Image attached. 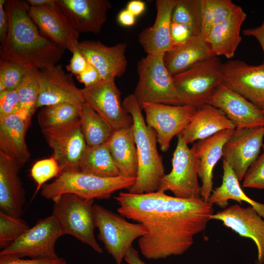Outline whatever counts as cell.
Segmentation results:
<instances>
[{
  "label": "cell",
  "mask_w": 264,
  "mask_h": 264,
  "mask_svg": "<svg viewBox=\"0 0 264 264\" xmlns=\"http://www.w3.org/2000/svg\"><path fill=\"white\" fill-rule=\"evenodd\" d=\"M213 206L202 198H182L162 192L152 209L133 220L147 229L138 240L142 255L158 260L183 254L205 229L214 214Z\"/></svg>",
  "instance_id": "6da1fadb"
},
{
  "label": "cell",
  "mask_w": 264,
  "mask_h": 264,
  "mask_svg": "<svg viewBox=\"0 0 264 264\" xmlns=\"http://www.w3.org/2000/svg\"><path fill=\"white\" fill-rule=\"evenodd\" d=\"M28 5L20 0H6L9 28L6 38L0 46V59L29 69L56 65L65 49L41 35L28 14Z\"/></svg>",
  "instance_id": "7a4b0ae2"
},
{
  "label": "cell",
  "mask_w": 264,
  "mask_h": 264,
  "mask_svg": "<svg viewBox=\"0 0 264 264\" xmlns=\"http://www.w3.org/2000/svg\"><path fill=\"white\" fill-rule=\"evenodd\" d=\"M125 110L132 117L138 157V172L128 192L141 194L157 191L165 176L162 157L157 149L155 131L146 123L141 108L133 94L122 102Z\"/></svg>",
  "instance_id": "3957f363"
},
{
  "label": "cell",
  "mask_w": 264,
  "mask_h": 264,
  "mask_svg": "<svg viewBox=\"0 0 264 264\" xmlns=\"http://www.w3.org/2000/svg\"><path fill=\"white\" fill-rule=\"evenodd\" d=\"M136 178L122 176L103 177L80 171L62 172L52 182L42 186L41 194L52 201L65 194L87 199H106L117 191L129 190Z\"/></svg>",
  "instance_id": "277c9868"
},
{
  "label": "cell",
  "mask_w": 264,
  "mask_h": 264,
  "mask_svg": "<svg viewBox=\"0 0 264 264\" xmlns=\"http://www.w3.org/2000/svg\"><path fill=\"white\" fill-rule=\"evenodd\" d=\"M53 201L51 215L58 223L62 235L72 236L102 254L103 249L94 236V200L65 194Z\"/></svg>",
  "instance_id": "5b68a950"
},
{
  "label": "cell",
  "mask_w": 264,
  "mask_h": 264,
  "mask_svg": "<svg viewBox=\"0 0 264 264\" xmlns=\"http://www.w3.org/2000/svg\"><path fill=\"white\" fill-rule=\"evenodd\" d=\"M163 57L147 55L138 63V80L133 94L140 107L144 103L182 105Z\"/></svg>",
  "instance_id": "8992f818"
},
{
  "label": "cell",
  "mask_w": 264,
  "mask_h": 264,
  "mask_svg": "<svg viewBox=\"0 0 264 264\" xmlns=\"http://www.w3.org/2000/svg\"><path fill=\"white\" fill-rule=\"evenodd\" d=\"M222 64L213 56L173 76L182 105L198 110L208 104L222 82Z\"/></svg>",
  "instance_id": "52a82bcc"
},
{
  "label": "cell",
  "mask_w": 264,
  "mask_h": 264,
  "mask_svg": "<svg viewBox=\"0 0 264 264\" xmlns=\"http://www.w3.org/2000/svg\"><path fill=\"white\" fill-rule=\"evenodd\" d=\"M172 159V169L161 180L157 191H171L175 197L182 198H201L199 184V160L197 154V143L189 148L181 133Z\"/></svg>",
  "instance_id": "ba28073f"
},
{
  "label": "cell",
  "mask_w": 264,
  "mask_h": 264,
  "mask_svg": "<svg viewBox=\"0 0 264 264\" xmlns=\"http://www.w3.org/2000/svg\"><path fill=\"white\" fill-rule=\"evenodd\" d=\"M93 208L98 239L115 264H122L133 241L147 233L146 227L141 223L130 222L100 205L94 204Z\"/></svg>",
  "instance_id": "9c48e42d"
},
{
  "label": "cell",
  "mask_w": 264,
  "mask_h": 264,
  "mask_svg": "<svg viewBox=\"0 0 264 264\" xmlns=\"http://www.w3.org/2000/svg\"><path fill=\"white\" fill-rule=\"evenodd\" d=\"M62 234L54 218L50 216L39 220L13 243L3 249L0 255H11L21 258L56 259L57 241Z\"/></svg>",
  "instance_id": "30bf717a"
},
{
  "label": "cell",
  "mask_w": 264,
  "mask_h": 264,
  "mask_svg": "<svg viewBox=\"0 0 264 264\" xmlns=\"http://www.w3.org/2000/svg\"><path fill=\"white\" fill-rule=\"evenodd\" d=\"M147 124L153 129L162 152L169 148L175 135L180 133L191 122L197 109L186 105L144 103L141 107Z\"/></svg>",
  "instance_id": "8fae6325"
},
{
  "label": "cell",
  "mask_w": 264,
  "mask_h": 264,
  "mask_svg": "<svg viewBox=\"0 0 264 264\" xmlns=\"http://www.w3.org/2000/svg\"><path fill=\"white\" fill-rule=\"evenodd\" d=\"M114 80L102 81L81 88L84 103L102 117L113 131L133 125L132 116L123 107L121 92Z\"/></svg>",
  "instance_id": "7c38bea8"
},
{
  "label": "cell",
  "mask_w": 264,
  "mask_h": 264,
  "mask_svg": "<svg viewBox=\"0 0 264 264\" xmlns=\"http://www.w3.org/2000/svg\"><path fill=\"white\" fill-rule=\"evenodd\" d=\"M42 132L62 172L79 171L80 162L88 147L80 119L58 128L42 130Z\"/></svg>",
  "instance_id": "4fadbf2b"
},
{
  "label": "cell",
  "mask_w": 264,
  "mask_h": 264,
  "mask_svg": "<svg viewBox=\"0 0 264 264\" xmlns=\"http://www.w3.org/2000/svg\"><path fill=\"white\" fill-rule=\"evenodd\" d=\"M264 137V126L236 128L225 143L223 159L231 167L240 181L259 156Z\"/></svg>",
  "instance_id": "5bb4252c"
},
{
  "label": "cell",
  "mask_w": 264,
  "mask_h": 264,
  "mask_svg": "<svg viewBox=\"0 0 264 264\" xmlns=\"http://www.w3.org/2000/svg\"><path fill=\"white\" fill-rule=\"evenodd\" d=\"M222 83L262 110H264V64L253 66L238 60L222 64Z\"/></svg>",
  "instance_id": "9a60e30c"
},
{
  "label": "cell",
  "mask_w": 264,
  "mask_h": 264,
  "mask_svg": "<svg viewBox=\"0 0 264 264\" xmlns=\"http://www.w3.org/2000/svg\"><path fill=\"white\" fill-rule=\"evenodd\" d=\"M40 86L37 108L61 103L82 106L84 101L81 89L76 86L71 74H66L62 65L37 70Z\"/></svg>",
  "instance_id": "2e32d148"
},
{
  "label": "cell",
  "mask_w": 264,
  "mask_h": 264,
  "mask_svg": "<svg viewBox=\"0 0 264 264\" xmlns=\"http://www.w3.org/2000/svg\"><path fill=\"white\" fill-rule=\"evenodd\" d=\"M211 220H220L240 236L252 240L258 251L256 264H264V220L253 207L234 204L214 213Z\"/></svg>",
  "instance_id": "e0dca14e"
},
{
  "label": "cell",
  "mask_w": 264,
  "mask_h": 264,
  "mask_svg": "<svg viewBox=\"0 0 264 264\" xmlns=\"http://www.w3.org/2000/svg\"><path fill=\"white\" fill-rule=\"evenodd\" d=\"M28 14L41 31L64 49L77 46L79 33L71 25L56 1L42 6L27 7Z\"/></svg>",
  "instance_id": "ac0fdd59"
},
{
  "label": "cell",
  "mask_w": 264,
  "mask_h": 264,
  "mask_svg": "<svg viewBox=\"0 0 264 264\" xmlns=\"http://www.w3.org/2000/svg\"><path fill=\"white\" fill-rule=\"evenodd\" d=\"M207 104L221 110L236 129L264 126L263 110L222 83Z\"/></svg>",
  "instance_id": "d6986e66"
},
{
  "label": "cell",
  "mask_w": 264,
  "mask_h": 264,
  "mask_svg": "<svg viewBox=\"0 0 264 264\" xmlns=\"http://www.w3.org/2000/svg\"><path fill=\"white\" fill-rule=\"evenodd\" d=\"M77 46L88 64L97 69L102 81L115 80L125 72L127 66L126 44L109 46L100 41L86 40L79 42Z\"/></svg>",
  "instance_id": "ffe728a7"
},
{
  "label": "cell",
  "mask_w": 264,
  "mask_h": 264,
  "mask_svg": "<svg viewBox=\"0 0 264 264\" xmlns=\"http://www.w3.org/2000/svg\"><path fill=\"white\" fill-rule=\"evenodd\" d=\"M57 4L79 33H99L111 6L108 0H57Z\"/></svg>",
  "instance_id": "44dd1931"
},
{
  "label": "cell",
  "mask_w": 264,
  "mask_h": 264,
  "mask_svg": "<svg viewBox=\"0 0 264 264\" xmlns=\"http://www.w3.org/2000/svg\"><path fill=\"white\" fill-rule=\"evenodd\" d=\"M30 121L21 110L16 113L0 118V153L21 169L30 157L25 141Z\"/></svg>",
  "instance_id": "7402d4cb"
},
{
  "label": "cell",
  "mask_w": 264,
  "mask_h": 264,
  "mask_svg": "<svg viewBox=\"0 0 264 264\" xmlns=\"http://www.w3.org/2000/svg\"><path fill=\"white\" fill-rule=\"evenodd\" d=\"M176 1L156 0V15L154 24L138 35V42L147 55H164L173 48L171 25L172 12Z\"/></svg>",
  "instance_id": "603a6c76"
},
{
  "label": "cell",
  "mask_w": 264,
  "mask_h": 264,
  "mask_svg": "<svg viewBox=\"0 0 264 264\" xmlns=\"http://www.w3.org/2000/svg\"><path fill=\"white\" fill-rule=\"evenodd\" d=\"M247 15L241 6L224 21L212 27L204 35L214 55L232 58L242 40L240 33Z\"/></svg>",
  "instance_id": "cb8c5ba5"
},
{
  "label": "cell",
  "mask_w": 264,
  "mask_h": 264,
  "mask_svg": "<svg viewBox=\"0 0 264 264\" xmlns=\"http://www.w3.org/2000/svg\"><path fill=\"white\" fill-rule=\"evenodd\" d=\"M234 131H222L197 143L198 177L201 182V198L205 201H208L213 190L214 168L222 156L223 146Z\"/></svg>",
  "instance_id": "d4e9b609"
},
{
  "label": "cell",
  "mask_w": 264,
  "mask_h": 264,
  "mask_svg": "<svg viewBox=\"0 0 264 264\" xmlns=\"http://www.w3.org/2000/svg\"><path fill=\"white\" fill-rule=\"evenodd\" d=\"M21 169L0 153V211L20 218L25 201V191L19 176Z\"/></svg>",
  "instance_id": "484cf974"
},
{
  "label": "cell",
  "mask_w": 264,
  "mask_h": 264,
  "mask_svg": "<svg viewBox=\"0 0 264 264\" xmlns=\"http://www.w3.org/2000/svg\"><path fill=\"white\" fill-rule=\"evenodd\" d=\"M235 129L234 124L221 110L206 104L197 110L191 122L180 133L189 144L221 131Z\"/></svg>",
  "instance_id": "4316f807"
},
{
  "label": "cell",
  "mask_w": 264,
  "mask_h": 264,
  "mask_svg": "<svg viewBox=\"0 0 264 264\" xmlns=\"http://www.w3.org/2000/svg\"><path fill=\"white\" fill-rule=\"evenodd\" d=\"M213 56L200 33L184 44L174 46L164 54L163 59L167 69L174 76Z\"/></svg>",
  "instance_id": "83f0119b"
},
{
  "label": "cell",
  "mask_w": 264,
  "mask_h": 264,
  "mask_svg": "<svg viewBox=\"0 0 264 264\" xmlns=\"http://www.w3.org/2000/svg\"><path fill=\"white\" fill-rule=\"evenodd\" d=\"M108 143L120 176L136 178L138 157L133 125L113 131Z\"/></svg>",
  "instance_id": "f1b7e54d"
},
{
  "label": "cell",
  "mask_w": 264,
  "mask_h": 264,
  "mask_svg": "<svg viewBox=\"0 0 264 264\" xmlns=\"http://www.w3.org/2000/svg\"><path fill=\"white\" fill-rule=\"evenodd\" d=\"M222 168L221 184L213 190L208 202L225 209L228 205L229 200L237 201L240 204L244 201L253 207L264 219V204L253 200L244 193L235 172L224 159L222 160Z\"/></svg>",
  "instance_id": "f546056e"
},
{
  "label": "cell",
  "mask_w": 264,
  "mask_h": 264,
  "mask_svg": "<svg viewBox=\"0 0 264 264\" xmlns=\"http://www.w3.org/2000/svg\"><path fill=\"white\" fill-rule=\"evenodd\" d=\"M79 171L103 177L120 176L108 142L95 146H88L80 162Z\"/></svg>",
  "instance_id": "4dcf8cb0"
},
{
  "label": "cell",
  "mask_w": 264,
  "mask_h": 264,
  "mask_svg": "<svg viewBox=\"0 0 264 264\" xmlns=\"http://www.w3.org/2000/svg\"><path fill=\"white\" fill-rule=\"evenodd\" d=\"M80 119L88 146H97L109 141L113 130L102 117L85 103L82 106Z\"/></svg>",
  "instance_id": "1f68e13d"
},
{
  "label": "cell",
  "mask_w": 264,
  "mask_h": 264,
  "mask_svg": "<svg viewBox=\"0 0 264 264\" xmlns=\"http://www.w3.org/2000/svg\"><path fill=\"white\" fill-rule=\"evenodd\" d=\"M82 106L61 103L42 107L38 114L41 130L58 128L80 120Z\"/></svg>",
  "instance_id": "d6a6232c"
},
{
  "label": "cell",
  "mask_w": 264,
  "mask_h": 264,
  "mask_svg": "<svg viewBox=\"0 0 264 264\" xmlns=\"http://www.w3.org/2000/svg\"><path fill=\"white\" fill-rule=\"evenodd\" d=\"M200 33L203 36L210 29L227 19L237 6L231 0H200Z\"/></svg>",
  "instance_id": "836d02e7"
},
{
  "label": "cell",
  "mask_w": 264,
  "mask_h": 264,
  "mask_svg": "<svg viewBox=\"0 0 264 264\" xmlns=\"http://www.w3.org/2000/svg\"><path fill=\"white\" fill-rule=\"evenodd\" d=\"M172 22L187 26L194 35L200 34V0H177L172 12Z\"/></svg>",
  "instance_id": "e575fe53"
},
{
  "label": "cell",
  "mask_w": 264,
  "mask_h": 264,
  "mask_svg": "<svg viewBox=\"0 0 264 264\" xmlns=\"http://www.w3.org/2000/svg\"><path fill=\"white\" fill-rule=\"evenodd\" d=\"M37 69H30L17 88L21 109L31 119L37 108L40 86L37 77Z\"/></svg>",
  "instance_id": "d590c367"
},
{
  "label": "cell",
  "mask_w": 264,
  "mask_h": 264,
  "mask_svg": "<svg viewBox=\"0 0 264 264\" xmlns=\"http://www.w3.org/2000/svg\"><path fill=\"white\" fill-rule=\"evenodd\" d=\"M30 227L26 221L0 211V248L13 243Z\"/></svg>",
  "instance_id": "8d00e7d4"
},
{
  "label": "cell",
  "mask_w": 264,
  "mask_h": 264,
  "mask_svg": "<svg viewBox=\"0 0 264 264\" xmlns=\"http://www.w3.org/2000/svg\"><path fill=\"white\" fill-rule=\"evenodd\" d=\"M30 69L16 63L0 60V92L17 89Z\"/></svg>",
  "instance_id": "74e56055"
},
{
  "label": "cell",
  "mask_w": 264,
  "mask_h": 264,
  "mask_svg": "<svg viewBox=\"0 0 264 264\" xmlns=\"http://www.w3.org/2000/svg\"><path fill=\"white\" fill-rule=\"evenodd\" d=\"M62 173L57 160L52 156L50 158L36 162L30 170V175L37 184L34 197L48 180L58 177Z\"/></svg>",
  "instance_id": "f35d334b"
},
{
  "label": "cell",
  "mask_w": 264,
  "mask_h": 264,
  "mask_svg": "<svg viewBox=\"0 0 264 264\" xmlns=\"http://www.w3.org/2000/svg\"><path fill=\"white\" fill-rule=\"evenodd\" d=\"M242 180L244 188L264 190V153L249 168Z\"/></svg>",
  "instance_id": "ab89813d"
},
{
  "label": "cell",
  "mask_w": 264,
  "mask_h": 264,
  "mask_svg": "<svg viewBox=\"0 0 264 264\" xmlns=\"http://www.w3.org/2000/svg\"><path fill=\"white\" fill-rule=\"evenodd\" d=\"M20 109L17 89L0 92V118L16 113Z\"/></svg>",
  "instance_id": "60d3db41"
},
{
  "label": "cell",
  "mask_w": 264,
  "mask_h": 264,
  "mask_svg": "<svg viewBox=\"0 0 264 264\" xmlns=\"http://www.w3.org/2000/svg\"><path fill=\"white\" fill-rule=\"evenodd\" d=\"M171 35L174 46L184 44L195 36L187 26L173 22L171 25Z\"/></svg>",
  "instance_id": "b9f144b4"
},
{
  "label": "cell",
  "mask_w": 264,
  "mask_h": 264,
  "mask_svg": "<svg viewBox=\"0 0 264 264\" xmlns=\"http://www.w3.org/2000/svg\"><path fill=\"white\" fill-rule=\"evenodd\" d=\"M63 259H23L11 255H0V264H59Z\"/></svg>",
  "instance_id": "7bdbcfd3"
},
{
  "label": "cell",
  "mask_w": 264,
  "mask_h": 264,
  "mask_svg": "<svg viewBox=\"0 0 264 264\" xmlns=\"http://www.w3.org/2000/svg\"><path fill=\"white\" fill-rule=\"evenodd\" d=\"M71 52L72 53V56L69 64L66 66V69L72 74L77 76L85 69L88 63L86 58L79 49L77 45Z\"/></svg>",
  "instance_id": "ee69618b"
},
{
  "label": "cell",
  "mask_w": 264,
  "mask_h": 264,
  "mask_svg": "<svg viewBox=\"0 0 264 264\" xmlns=\"http://www.w3.org/2000/svg\"><path fill=\"white\" fill-rule=\"evenodd\" d=\"M76 78L79 82L85 85V87L92 86L102 81L97 69L89 64L82 72L76 76Z\"/></svg>",
  "instance_id": "f6af8a7d"
},
{
  "label": "cell",
  "mask_w": 264,
  "mask_h": 264,
  "mask_svg": "<svg viewBox=\"0 0 264 264\" xmlns=\"http://www.w3.org/2000/svg\"><path fill=\"white\" fill-rule=\"evenodd\" d=\"M5 0H0V42L2 44L7 37L9 28V17L5 7Z\"/></svg>",
  "instance_id": "bcb514c9"
},
{
  "label": "cell",
  "mask_w": 264,
  "mask_h": 264,
  "mask_svg": "<svg viewBox=\"0 0 264 264\" xmlns=\"http://www.w3.org/2000/svg\"><path fill=\"white\" fill-rule=\"evenodd\" d=\"M243 35L255 37L259 42L264 54V21L257 27L245 29L242 31Z\"/></svg>",
  "instance_id": "7dc6e473"
},
{
  "label": "cell",
  "mask_w": 264,
  "mask_h": 264,
  "mask_svg": "<svg viewBox=\"0 0 264 264\" xmlns=\"http://www.w3.org/2000/svg\"><path fill=\"white\" fill-rule=\"evenodd\" d=\"M117 20L118 22L123 26H131L135 23L136 17L127 9H125L119 13Z\"/></svg>",
  "instance_id": "c3c4849f"
},
{
  "label": "cell",
  "mask_w": 264,
  "mask_h": 264,
  "mask_svg": "<svg viewBox=\"0 0 264 264\" xmlns=\"http://www.w3.org/2000/svg\"><path fill=\"white\" fill-rule=\"evenodd\" d=\"M145 3L140 0H132L130 1L126 9L134 16L137 17L141 15L145 11Z\"/></svg>",
  "instance_id": "681fc988"
},
{
  "label": "cell",
  "mask_w": 264,
  "mask_h": 264,
  "mask_svg": "<svg viewBox=\"0 0 264 264\" xmlns=\"http://www.w3.org/2000/svg\"><path fill=\"white\" fill-rule=\"evenodd\" d=\"M124 260L128 264H146L140 258L138 252L132 245L127 252Z\"/></svg>",
  "instance_id": "f907efd6"
},
{
  "label": "cell",
  "mask_w": 264,
  "mask_h": 264,
  "mask_svg": "<svg viewBox=\"0 0 264 264\" xmlns=\"http://www.w3.org/2000/svg\"><path fill=\"white\" fill-rule=\"evenodd\" d=\"M27 1L31 6H42L52 4L56 0H27Z\"/></svg>",
  "instance_id": "816d5d0a"
},
{
  "label": "cell",
  "mask_w": 264,
  "mask_h": 264,
  "mask_svg": "<svg viewBox=\"0 0 264 264\" xmlns=\"http://www.w3.org/2000/svg\"><path fill=\"white\" fill-rule=\"evenodd\" d=\"M59 264H66V263L65 260L63 259L62 262Z\"/></svg>",
  "instance_id": "f5cc1de1"
},
{
  "label": "cell",
  "mask_w": 264,
  "mask_h": 264,
  "mask_svg": "<svg viewBox=\"0 0 264 264\" xmlns=\"http://www.w3.org/2000/svg\"><path fill=\"white\" fill-rule=\"evenodd\" d=\"M263 110V112L264 113V110ZM263 153H264V144H263Z\"/></svg>",
  "instance_id": "db71d44e"
}]
</instances>
